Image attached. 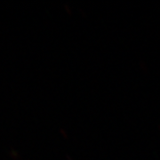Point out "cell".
Segmentation results:
<instances>
[]
</instances>
